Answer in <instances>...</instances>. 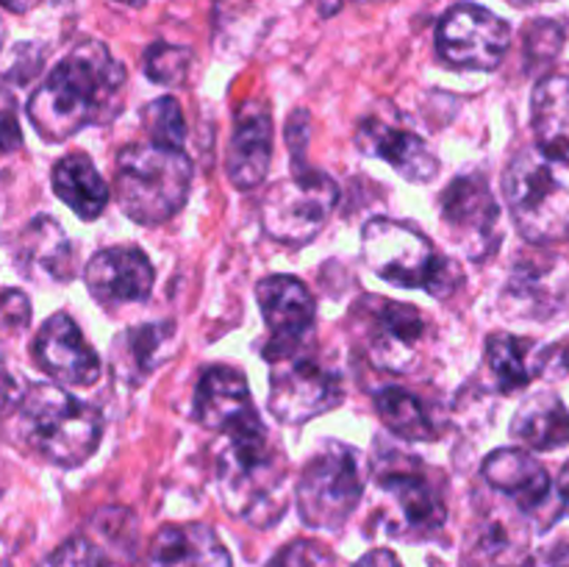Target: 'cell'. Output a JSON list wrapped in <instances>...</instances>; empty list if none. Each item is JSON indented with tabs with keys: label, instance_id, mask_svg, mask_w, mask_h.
<instances>
[{
	"label": "cell",
	"instance_id": "cell-29",
	"mask_svg": "<svg viewBox=\"0 0 569 567\" xmlns=\"http://www.w3.org/2000/svg\"><path fill=\"white\" fill-rule=\"evenodd\" d=\"M22 259L53 278H67L61 265H70V245L64 231L48 217H39L22 233Z\"/></svg>",
	"mask_w": 569,
	"mask_h": 567
},
{
	"label": "cell",
	"instance_id": "cell-37",
	"mask_svg": "<svg viewBox=\"0 0 569 567\" xmlns=\"http://www.w3.org/2000/svg\"><path fill=\"white\" fill-rule=\"evenodd\" d=\"M14 400H17V381L14 376H11L9 367H6V361L0 359V411L9 409Z\"/></svg>",
	"mask_w": 569,
	"mask_h": 567
},
{
	"label": "cell",
	"instance_id": "cell-38",
	"mask_svg": "<svg viewBox=\"0 0 569 567\" xmlns=\"http://www.w3.org/2000/svg\"><path fill=\"white\" fill-rule=\"evenodd\" d=\"M39 3H44V0H0V6L14 11V14H26V11L37 9ZM48 3H70V0H48Z\"/></svg>",
	"mask_w": 569,
	"mask_h": 567
},
{
	"label": "cell",
	"instance_id": "cell-14",
	"mask_svg": "<svg viewBox=\"0 0 569 567\" xmlns=\"http://www.w3.org/2000/svg\"><path fill=\"white\" fill-rule=\"evenodd\" d=\"M489 487L503 493L517 504V509L526 511L539 528L553 526L556 517L561 515V498L553 489L548 470L533 459L531 454L517 448H500L483 459L481 467Z\"/></svg>",
	"mask_w": 569,
	"mask_h": 567
},
{
	"label": "cell",
	"instance_id": "cell-30",
	"mask_svg": "<svg viewBox=\"0 0 569 567\" xmlns=\"http://www.w3.org/2000/svg\"><path fill=\"white\" fill-rule=\"evenodd\" d=\"M142 120L150 133V142L161 145V148L181 150L183 139H187V120H183V111L181 106H178V100H153V103H148V109H144Z\"/></svg>",
	"mask_w": 569,
	"mask_h": 567
},
{
	"label": "cell",
	"instance_id": "cell-4",
	"mask_svg": "<svg viewBox=\"0 0 569 567\" xmlns=\"http://www.w3.org/2000/svg\"><path fill=\"white\" fill-rule=\"evenodd\" d=\"M192 189V161L183 150L153 142L126 145L117 156V198L133 222L156 226L183 209Z\"/></svg>",
	"mask_w": 569,
	"mask_h": 567
},
{
	"label": "cell",
	"instance_id": "cell-41",
	"mask_svg": "<svg viewBox=\"0 0 569 567\" xmlns=\"http://www.w3.org/2000/svg\"><path fill=\"white\" fill-rule=\"evenodd\" d=\"M117 3H128V6H142L144 0H117Z\"/></svg>",
	"mask_w": 569,
	"mask_h": 567
},
{
	"label": "cell",
	"instance_id": "cell-25",
	"mask_svg": "<svg viewBox=\"0 0 569 567\" xmlns=\"http://www.w3.org/2000/svg\"><path fill=\"white\" fill-rule=\"evenodd\" d=\"M53 189L81 220H98L109 203V187L92 159L70 153L53 167Z\"/></svg>",
	"mask_w": 569,
	"mask_h": 567
},
{
	"label": "cell",
	"instance_id": "cell-16",
	"mask_svg": "<svg viewBox=\"0 0 569 567\" xmlns=\"http://www.w3.org/2000/svg\"><path fill=\"white\" fill-rule=\"evenodd\" d=\"M33 359L44 372L70 387H92L103 370L98 354L81 337L76 320L61 311L48 317L39 328L37 342H33Z\"/></svg>",
	"mask_w": 569,
	"mask_h": 567
},
{
	"label": "cell",
	"instance_id": "cell-22",
	"mask_svg": "<svg viewBox=\"0 0 569 567\" xmlns=\"http://www.w3.org/2000/svg\"><path fill=\"white\" fill-rule=\"evenodd\" d=\"M272 161V120L264 106H244L228 145L226 170L237 189H256Z\"/></svg>",
	"mask_w": 569,
	"mask_h": 567
},
{
	"label": "cell",
	"instance_id": "cell-6",
	"mask_svg": "<svg viewBox=\"0 0 569 567\" xmlns=\"http://www.w3.org/2000/svg\"><path fill=\"white\" fill-rule=\"evenodd\" d=\"M367 467L356 448L328 439L306 461L298 481V509L306 526L337 531L365 495Z\"/></svg>",
	"mask_w": 569,
	"mask_h": 567
},
{
	"label": "cell",
	"instance_id": "cell-3",
	"mask_svg": "<svg viewBox=\"0 0 569 567\" xmlns=\"http://www.w3.org/2000/svg\"><path fill=\"white\" fill-rule=\"evenodd\" d=\"M17 428L42 459L61 467H78L98 450L103 417L92 404L61 387L39 384L22 395Z\"/></svg>",
	"mask_w": 569,
	"mask_h": 567
},
{
	"label": "cell",
	"instance_id": "cell-1",
	"mask_svg": "<svg viewBox=\"0 0 569 567\" xmlns=\"http://www.w3.org/2000/svg\"><path fill=\"white\" fill-rule=\"evenodd\" d=\"M126 89V70L94 39L81 42L31 94L28 117L48 142H61L92 122L111 120Z\"/></svg>",
	"mask_w": 569,
	"mask_h": 567
},
{
	"label": "cell",
	"instance_id": "cell-12",
	"mask_svg": "<svg viewBox=\"0 0 569 567\" xmlns=\"http://www.w3.org/2000/svg\"><path fill=\"white\" fill-rule=\"evenodd\" d=\"M511 44L509 22L476 3H459L437 28V50L456 70H495Z\"/></svg>",
	"mask_w": 569,
	"mask_h": 567
},
{
	"label": "cell",
	"instance_id": "cell-15",
	"mask_svg": "<svg viewBox=\"0 0 569 567\" xmlns=\"http://www.w3.org/2000/svg\"><path fill=\"white\" fill-rule=\"evenodd\" d=\"M261 315H264L270 339L264 345V359L278 361L295 350L306 348L311 328H315L317 306L303 281L295 276H270L256 289Z\"/></svg>",
	"mask_w": 569,
	"mask_h": 567
},
{
	"label": "cell",
	"instance_id": "cell-18",
	"mask_svg": "<svg viewBox=\"0 0 569 567\" xmlns=\"http://www.w3.org/2000/svg\"><path fill=\"white\" fill-rule=\"evenodd\" d=\"M511 317L548 320L569 306V261L561 256L522 259L515 267L506 289Z\"/></svg>",
	"mask_w": 569,
	"mask_h": 567
},
{
	"label": "cell",
	"instance_id": "cell-8",
	"mask_svg": "<svg viewBox=\"0 0 569 567\" xmlns=\"http://www.w3.org/2000/svg\"><path fill=\"white\" fill-rule=\"evenodd\" d=\"M378 506L387 531L403 539H428L448 520L442 487L420 459H392L378 467Z\"/></svg>",
	"mask_w": 569,
	"mask_h": 567
},
{
	"label": "cell",
	"instance_id": "cell-9",
	"mask_svg": "<svg viewBox=\"0 0 569 567\" xmlns=\"http://www.w3.org/2000/svg\"><path fill=\"white\" fill-rule=\"evenodd\" d=\"M339 203V187L322 172H295L272 183L261 200V228L270 239L306 245L326 228Z\"/></svg>",
	"mask_w": 569,
	"mask_h": 567
},
{
	"label": "cell",
	"instance_id": "cell-7",
	"mask_svg": "<svg viewBox=\"0 0 569 567\" xmlns=\"http://www.w3.org/2000/svg\"><path fill=\"white\" fill-rule=\"evenodd\" d=\"M506 206L528 242L569 239V187L539 150H520L503 172Z\"/></svg>",
	"mask_w": 569,
	"mask_h": 567
},
{
	"label": "cell",
	"instance_id": "cell-43",
	"mask_svg": "<svg viewBox=\"0 0 569 567\" xmlns=\"http://www.w3.org/2000/svg\"><path fill=\"white\" fill-rule=\"evenodd\" d=\"M365 3H378V0H365Z\"/></svg>",
	"mask_w": 569,
	"mask_h": 567
},
{
	"label": "cell",
	"instance_id": "cell-32",
	"mask_svg": "<svg viewBox=\"0 0 569 567\" xmlns=\"http://www.w3.org/2000/svg\"><path fill=\"white\" fill-rule=\"evenodd\" d=\"M53 567H111V559L92 539L70 537L53 554Z\"/></svg>",
	"mask_w": 569,
	"mask_h": 567
},
{
	"label": "cell",
	"instance_id": "cell-19",
	"mask_svg": "<svg viewBox=\"0 0 569 567\" xmlns=\"http://www.w3.org/2000/svg\"><path fill=\"white\" fill-rule=\"evenodd\" d=\"M194 417L203 428L217 434L244 431L261 426V417L250 398L248 381L242 372L231 367H209L200 376L198 395H194Z\"/></svg>",
	"mask_w": 569,
	"mask_h": 567
},
{
	"label": "cell",
	"instance_id": "cell-21",
	"mask_svg": "<svg viewBox=\"0 0 569 567\" xmlns=\"http://www.w3.org/2000/svg\"><path fill=\"white\" fill-rule=\"evenodd\" d=\"M144 567H233V561L206 523H181L153 534Z\"/></svg>",
	"mask_w": 569,
	"mask_h": 567
},
{
	"label": "cell",
	"instance_id": "cell-24",
	"mask_svg": "<svg viewBox=\"0 0 569 567\" xmlns=\"http://www.w3.org/2000/svg\"><path fill=\"white\" fill-rule=\"evenodd\" d=\"M511 437L533 450H556L569 442V409L553 392L528 395L511 420Z\"/></svg>",
	"mask_w": 569,
	"mask_h": 567
},
{
	"label": "cell",
	"instance_id": "cell-31",
	"mask_svg": "<svg viewBox=\"0 0 569 567\" xmlns=\"http://www.w3.org/2000/svg\"><path fill=\"white\" fill-rule=\"evenodd\" d=\"M192 67V53L178 44H153L144 53V76L156 83H181Z\"/></svg>",
	"mask_w": 569,
	"mask_h": 567
},
{
	"label": "cell",
	"instance_id": "cell-34",
	"mask_svg": "<svg viewBox=\"0 0 569 567\" xmlns=\"http://www.w3.org/2000/svg\"><path fill=\"white\" fill-rule=\"evenodd\" d=\"M561 44H565V28L553 20H539L526 31V48L531 59H553Z\"/></svg>",
	"mask_w": 569,
	"mask_h": 567
},
{
	"label": "cell",
	"instance_id": "cell-20",
	"mask_svg": "<svg viewBox=\"0 0 569 567\" xmlns=\"http://www.w3.org/2000/svg\"><path fill=\"white\" fill-rule=\"evenodd\" d=\"M356 145L361 148V153L389 161L409 181H431L439 172V159L431 153L426 139L406 128L370 117V120H361L359 131H356Z\"/></svg>",
	"mask_w": 569,
	"mask_h": 567
},
{
	"label": "cell",
	"instance_id": "cell-26",
	"mask_svg": "<svg viewBox=\"0 0 569 567\" xmlns=\"http://www.w3.org/2000/svg\"><path fill=\"white\" fill-rule=\"evenodd\" d=\"M172 337H176L172 322H148V326H137L120 334L114 342V354H111L117 376L131 384L142 381L150 370L164 361Z\"/></svg>",
	"mask_w": 569,
	"mask_h": 567
},
{
	"label": "cell",
	"instance_id": "cell-36",
	"mask_svg": "<svg viewBox=\"0 0 569 567\" xmlns=\"http://www.w3.org/2000/svg\"><path fill=\"white\" fill-rule=\"evenodd\" d=\"M353 567H403V561H400L392 550L376 548V550H370V554L361 556Z\"/></svg>",
	"mask_w": 569,
	"mask_h": 567
},
{
	"label": "cell",
	"instance_id": "cell-13",
	"mask_svg": "<svg viewBox=\"0 0 569 567\" xmlns=\"http://www.w3.org/2000/svg\"><path fill=\"white\" fill-rule=\"evenodd\" d=\"M450 237L470 259H483L498 245L500 209L481 172L453 178L439 198Z\"/></svg>",
	"mask_w": 569,
	"mask_h": 567
},
{
	"label": "cell",
	"instance_id": "cell-10",
	"mask_svg": "<svg viewBox=\"0 0 569 567\" xmlns=\"http://www.w3.org/2000/svg\"><path fill=\"white\" fill-rule=\"evenodd\" d=\"M270 365V411L281 422H306L342 404V378L320 365L306 348Z\"/></svg>",
	"mask_w": 569,
	"mask_h": 567
},
{
	"label": "cell",
	"instance_id": "cell-11",
	"mask_svg": "<svg viewBox=\"0 0 569 567\" xmlns=\"http://www.w3.org/2000/svg\"><path fill=\"white\" fill-rule=\"evenodd\" d=\"M359 337L376 367L389 372H406L415 367L426 337V320L411 304L387 298L359 300Z\"/></svg>",
	"mask_w": 569,
	"mask_h": 567
},
{
	"label": "cell",
	"instance_id": "cell-42",
	"mask_svg": "<svg viewBox=\"0 0 569 567\" xmlns=\"http://www.w3.org/2000/svg\"><path fill=\"white\" fill-rule=\"evenodd\" d=\"M3 39H6V28H3V20H0V48H3Z\"/></svg>",
	"mask_w": 569,
	"mask_h": 567
},
{
	"label": "cell",
	"instance_id": "cell-33",
	"mask_svg": "<svg viewBox=\"0 0 569 567\" xmlns=\"http://www.w3.org/2000/svg\"><path fill=\"white\" fill-rule=\"evenodd\" d=\"M264 567H333V559L322 545L309 543V539H295L287 548L278 550Z\"/></svg>",
	"mask_w": 569,
	"mask_h": 567
},
{
	"label": "cell",
	"instance_id": "cell-40",
	"mask_svg": "<svg viewBox=\"0 0 569 567\" xmlns=\"http://www.w3.org/2000/svg\"><path fill=\"white\" fill-rule=\"evenodd\" d=\"M548 567H569V545H561V548H556L550 554Z\"/></svg>",
	"mask_w": 569,
	"mask_h": 567
},
{
	"label": "cell",
	"instance_id": "cell-28",
	"mask_svg": "<svg viewBox=\"0 0 569 567\" xmlns=\"http://www.w3.org/2000/svg\"><path fill=\"white\" fill-rule=\"evenodd\" d=\"M376 409L381 420L387 422L389 431H395L403 439H420V442H431L439 434L433 411L420 395L409 392L400 387H383L376 395Z\"/></svg>",
	"mask_w": 569,
	"mask_h": 567
},
{
	"label": "cell",
	"instance_id": "cell-5",
	"mask_svg": "<svg viewBox=\"0 0 569 567\" xmlns=\"http://www.w3.org/2000/svg\"><path fill=\"white\" fill-rule=\"evenodd\" d=\"M361 253L367 267L383 281L406 289H426L433 298H450L459 289L461 272L448 256L398 220L376 217L361 228Z\"/></svg>",
	"mask_w": 569,
	"mask_h": 567
},
{
	"label": "cell",
	"instance_id": "cell-27",
	"mask_svg": "<svg viewBox=\"0 0 569 567\" xmlns=\"http://www.w3.org/2000/svg\"><path fill=\"white\" fill-rule=\"evenodd\" d=\"M487 361L500 392H520L539 376L548 354H542L533 339L517 334H492L487 339Z\"/></svg>",
	"mask_w": 569,
	"mask_h": 567
},
{
	"label": "cell",
	"instance_id": "cell-2",
	"mask_svg": "<svg viewBox=\"0 0 569 567\" xmlns=\"http://www.w3.org/2000/svg\"><path fill=\"white\" fill-rule=\"evenodd\" d=\"M217 450V495L239 520L270 528L287 511V456L272 445L264 422L222 434Z\"/></svg>",
	"mask_w": 569,
	"mask_h": 567
},
{
	"label": "cell",
	"instance_id": "cell-17",
	"mask_svg": "<svg viewBox=\"0 0 569 567\" xmlns=\"http://www.w3.org/2000/svg\"><path fill=\"white\" fill-rule=\"evenodd\" d=\"M153 265L148 256L131 245L98 250L89 259L83 281L98 304H142L153 292Z\"/></svg>",
	"mask_w": 569,
	"mask_h": 567
},
{
	"label": "cell",
	"instance_id": "cell-35",
	"mask_svg": "<svg viewBox=\"0 0 569 567\" xmlns=\"http://www.w3.org/2000/svg\"><path fill=\"white\" fill-rule=\"evenodd\" d=\"M22 145L20 115H17V98L6 87H0V156L11 153Z\"/></svg>",
	"mask_w": 569,
	"mask_h": 567
},
{
	"label": "cell",
	"instance_id": "cell-39",
	"mask_svg": "<svg viewBox=\"0 0 569 567\" xmlns=\"http://www.w3.org/2000/svg\"><path fill=\"white\" fill-rule=\"evenodd\" d=\"M556 493H559L561 506H565V509L569 511V461L565 465V470H561V476H559V489H556Z\"/></svg>",
	"mask_w": 569,
	"mask_h": 567
},
{
	"label": "cell",
	"instance_id": "cell-23",
	"mask_svg": "<svg viewBox=\"0 0 569 567\" xmlns=\"http://www.w3.org/2000/svg\"><path fill=\"white\" fill-rule=\"evenodd\" d=\"M531 120L539 153L569 167V72H550L537 83Z\"/></svg>",
	"mask_w": 569,
	"mask_h": 567
}]
</instances>
